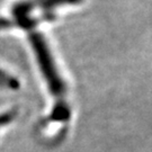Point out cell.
<instances>
[{"label": "cell", "instance_id": "2", "mask_svg": "<svg viewBox=\"0 0 152 152\" xmlns=\"http://www.w3.org/2000/svg\"><path fill=\"white\" fill-rule=\"evenodd\" d=\"M82 0H22L12 7V15L15 17L12 25L18 24L23 27H27L29 17L33 11L49 10L63 5H76Z\"/></svg>", "mask_w": 152, "mask_h": 152}, {"label": "cell", "instance_id": "1", "mask_svg": "<svg viewBox=\"0 0 152 152\" xmlns=\"http://www.w3.org/2000/svg\"><path fill=\"white\" fill-rule=\"evenodd\" d=\"M29 41H31L32 48L36 54L38 66L42 71L44 79L46 80L50 91L58 99V103L54 105L53 110L61 112V113L69 112L70 108L64 100V96L66 94V86H65V82L63 81L62 77L59 75V71L55 66L53 56L50 52V49L45 39L41 34L33 33L29 35Z\"/></svg>", "mask_w": 152, "mask_h": 152}, {"label": "cell", "instance_id": "3", "mask_svg": "<svg viewBox=\"0 0 152 152\" xmlns=\"http://www.w3.org/2000/svg\"><path fill=\"white\" fill-rule=\"evenodd\" d=\"M0 83H2L5 87L12 88V89L18 87V82H17L16 79L8 76L5 71H2L1 69H0Z\"/></svg>", "mask_w": 152, "mask_h": 152}, {"label": "cell", "instance_id": "4", "mask_svg": "<svg viewBox=\"0 0 152 152\" xmlns=\"http://www.w3.org/2000/svg\"><path fill=\"white\" fill-rule=\"evenodd\" d=\"M15 115H16V112H15V110H11V112L4 113V114L0 115V127L6 124H8V123H10L11 121L14 120Z\"/></svg>", "mask_w": 152, "mask_h": 152}]
</instances>
